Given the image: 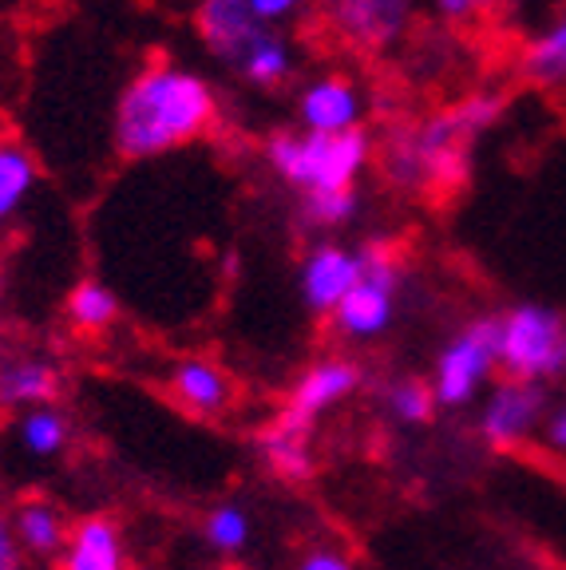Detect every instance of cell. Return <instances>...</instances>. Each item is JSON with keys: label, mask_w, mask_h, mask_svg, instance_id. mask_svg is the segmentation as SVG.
<instances>
[{"label": "cell", "mask_w": 566, "mask_h": 570, "mask_svg": "<svg viewBox=\"0 0 566 570\" xmlns=\"http://www.w3.org/2000/svg\"><path fill=\"white\" fill-rule=\"evenodd\" d=\"M218 124V99L198 71L147 63L116 104V151L124 159H155L203 139Z\"/></svg>", "instance_id": "cell-1"}, {"label": "cell", "mask_w": 566, "mask_h": 570, "mask_svg": "<svg viewBox=\"0 0 566 570\" xmlns=\"http://www.w3.org/2000/svg\"><path fill=\"white\" fill-rule=\"evenodd\" d=\"M507 99L496 91H476L460 104L443 107L432 119L404 127L384 147V175L400 190H456L468 178L471 142L496 127Z\"/></svg>", "instance_id": "cell-2"}, {"label": "cell", "mask_w": 566, "mask_h": 570, "mask_svg": "<svg viewBox=\"0 0 566 570\" xmlns=\"http://www.w3.org/2000/svg\"><path fill=\"white\" fill-rule=\"evenodd\" d=\"M195 28L206 52L238 71L242 80L274 88L290 76L293 52L285 36H277L266 20H257L246 0H203L195 12Z\"/></svg>", "instance_id": "cell-3"}, {"label": "cell", "mask_w": 566, "mask_h": 570, "mask_svg": "<svg viewBox=\"0 0 566 570\" xmlns=\"http://www.w3.org/2000/svg\"><path fill=\"white\" fill-rule=\"evenodd\" d=\"M266 159L277 175L301 195L318 190H345L357 187L361 170L372 159L369 131H345V135H318V131H277L266 142Z\"/></svg>", "instance_id": "cell-4"}, {"label": "cell", "mask_w": 566, "mask_h": 570, "mask_svg": "<svg viewBox=\"0 0 566 570\" xmlns=\"http://www.w3.org/2000/svg\"><path fill=\"white\" fill-rule=\"evenodd\" d=\"M499 368L511 381L555 384L566 376V317L550 305L523 302L499 317Z\"/></svg>", "instance_id": "cell-5"}, {"label": "cell", "mask_w": 566, "mask_h": 570, "mask_svg": "<svg viewBox=\"0 0 566 570\" xmlns=\"http://www.w3.org/2000/svg\"><path fill=\"white\" fill-rule=\"evenodd\" d=\"M499 368V317H476L451 333L432 365V392L440 409H468Z\"/></svg>", "instance_id": "cell-6"}, {"label": "cell", "mask_w": 566, "mask_h": 570, "mask_svg": "<svg viewBox=\"0 0 566 570\" xmlns=\"http://www.w3.org/2000/svg\"><path fill=\"white\" fill-rule=\"evenodd\" d=\"M400 282H404V266H400L397 249L389 246L364 249V277L349 289V297L333 313L336 337L372 341L381 337V333H389L392 321H397Z\"/></svg>", "instance_id": "cell-7"}, {"label": "cell", "mask_w": 566, "mask_h": 570, "mask_svg": "<svg viewBox=\"0 0 566 570\" xmlns=\"http://www.w3.org/2000/svg\"><path fill=\"white\" fill-rule=\"evenodd\" d=\"M550 416V396L543 384L531 381H499L487 389L484 404H479V440L496 452H511L523 448L527 440L547 424Z\"/></svg>", "instance_id": "cell-8"}, {"label": "cell", "mask_w": 566, "mask_h": 570, "mask_svg": "<svg viewBox=\"0 0 566 570\" xmlns=\"http://www.w3.org/2000/svg\"><path fill=\"white\" fill-rule=\"evenodd\" d=\"M357 389H361V365H357V361H349V356H321V361H313V365L297 376V384L290 389V401H285L282 416H277L274 424L310 436V428L318 424L329 409L349 401Z\"/></svg>", "instance_id": "cell-9"}, {"label": "cell", "mask_w": 566, "mask_h": 570, "mask_svg": "<svg viewBox=\"0 0 566 570\" xmlns=\"http://www.w3.org/2000/svg\"><path fill=\"white\" fill-rule=\"evenodd\" d=\"M364 277V249L353 246H336V242H325V246L310 249L305 262H301V302L305 309L318 313V317H333L336 305L345 302L349 289Z\"/></svg>", "instance_id": "cell-10"}, {"label": "cell", "mask_w": 566, "mask_h": 570, "mask_svg": "<svg viewBox=\"0 0 566 570\" xmlns=\"http://www.w3.org/2000/svg\"><path fill=\"white\" fill-rule=\"evenodd\" d=\"M412 20V0H329V24L357 52H381Z\"/></svg>", "instance_id": "cell-11"}, {"label": "cell", "mask_w": 566, "mask_h": 570, "mask_svg": "<svg viewBox=\"0 0 566 570\" xmlns=\"http://www.w3.org/2000/svg\"><path fill=\"white\" fill-rule=\"evenodd\" d=\"M361 88L349 76H321L305 83L297 99V119L305 131L318 135H345L361 127Z\"/></svg>", "instance_id": "cell-12"}, {"label": "cell", "mask_w": 566, "mask_h": 570, "mask_svg": "<svg viewBox=\"0 0 566 570\" xmlns=\"http://www.w3.org/2000/svg\"><path fill=\"white\" fill-rule=\"evenodd\" d=\"M60 570H127L124 527L111 515H84L80 523H71Z\"/></svg>", "instance_id": "cell-13"}, {"label": "cell", "mask_w": 566, "mask_h": 570, "mask_svg": "<svg viewBox=\"0 0 566 570\" xmlns=\"http://www.w3.org/2000/svg\"><path fill=\"white\" fill-rule=\"evenodd\" d=\"M167 389L186 412H195V416H218V412L231 409L234 401V384L231 376L222 373L214 361L206 356H186L170 368L167 376Z\"/></svg>", "instance_id": "cell-14"}, {"label": "cell", "mask_w": 566, "mask_h": 570, "mask_svg": "<svg viewBox=\"0 0 566 570\" xmlns=\"http://www.w3.org/2000/svg\"><path fill=\"white\" fill-rule=\"evenodd\" d=\"M60 396V368L48 356H4L0 361V409H45Z\"/></svg>", "instance_id": "cell-15"}, {"label": "cell", "mask_w": 566, "mask_h": 570, "mask_svg": "<svg viewBox=\"0 0 566 570\" xmlns=\"http://www.w3.org/2000/svg\"><path fill=\"white\" fill-rule=\"evenodd\" d=\"M9 519H12V531H17L20 551L36 554V559H60L64 543H68V534H71V523L52 499H45V495L20 499Z\"/></svg>", "instance_id": "cell-16"}, {"label": "cell", "mask_w": 566, "mask_h": 570, "mask_svg": "<svg viewBox=\"0 0 566 570\" xmlns=\"http://www.w3.org/2000/svg\"><path fill=\"white\" fill-rule=\"evenodd\" d=\"M519 68L535 88H563L566 83V12L558 20H550L531 45L523 48Z\"/></svg>", "instance_id": "cell-17"}, {"label": "cell", "mask_w": 566, "mask_h": 570, "mask_svg": "<svg viewBox=\"0 0 566 570\" xmlns=\"http://www.w3.org/2000/svg\"><path fill=\"white\" fill-rule=\"evenodd\" d=\"M262 455H266L270 472L285 483H305L313 475V452H310V436L290 432L282 424H270L262 432Z\"/></svg>", "instance_id": "cell-18"}, {"label": "cell", "mask_w": 566, "mask_h": 570, "mask_svg": "<svg viewBox=\"0 0 566 570\" xmlns=\"http://www.w3.org/2000/svg\"><path fill=\"white\" fill-rule=\"evenodd\" d=\"M17 440L28 455L36 460H56L64 448L71 444V420L64 416L56 404H45V409H32L20 416L17 424Z\"/></svg>", "instance_id": "cell-19"}, {"label": "cell", "mask_w": 566, "mask_h": 570, "mask_svg": "<svg viewBox=\"0 0 566 570\" xmlns=\"http://www.w3.org/2000/svg\"><path fill=\"white\" fill-rule=\"evenodd\" d=\"M119 317V297L104 282H80L68 294V321L80 333H99Z\"/></svg>", "instance_id": "cell-20"}, {"label": "cell", "mask_w": 566, "mask_h": 570, "mask_svg": "<svg viewBox=\"0 0 566 570\" xmlns=\"http://www.w3.org/2000/svg\"><path fill=\"white\" fill-rule=\"evenodd\" d=\"M36 187V159L17 147V142H0V223L32 195Z\"/></svg>", "instance_id": "cell-21"}, {"label": "cell", "mask_w": 566, "mask_h": 570, "mask_svg": "<svg viewBox=\"0 0 566 570\" xmlns=\"http://www.w3.org/2000/svg\"><path fill=\"white\" fill-rule=\"evenodd\" d=\"M254 534V519L242 503H218V508L206 511L203 519V539L211 551L218 554H238Z\"/></svg>", "instance_id": "cell-22"}, {"label": "cell", "mask_w": 566, "mask_h": 570, "mask_svg": "<svg viewBox=\"0 0 566 570\" xmlns=\"http://www.w3.org/2000/svg\"><path fill=\"white\" fill-rule=\"evenodd\" d=\"M384 409H389V416L397 420V424H428V420L436 416V392L432 384L417 381V376H404V381H392L389 389H384Z\"/></svg>", "instance_id": "cell-23"}, {"label": "cell", "mask_w": 566, "mask_h": 570, "mask_svg": "<svg viewBox=\"0 0 566 570\" xmlns=\"http://www.w3.org/2000/svg\"><path fill=\"white\" fill-rule=\"evenodd\" d=\"M357 210H361V195H357V187L301 195V218H305L313 230H333V226L353 223Z\"/></svg>", "instance_id": "cell-24"}, {"label": "cell", "mask_w": 566, "mask_h": 570, "mask_svg": "<svg viewBox=\"0 0 566 570\" xmlns=\"http://www.w3.org/2000/svg\"><path fill=\"white\" fill-rule=\"evenodd\" d=\"M297 570H357L353 559L345 551H336V547H310V551L301 554Z\"/></svg>", "instance_id": "cell-25"}, {"label": "cell", "mask_w": 566, "mask_h": 570, "mask_svg": "<svg viewBox=\"0 0 566 570\" xmlns=\"http://www.w3.org/2000/svg\"><path fill=\"white\" fill-rule=\"evenodd\" d=\"M0 570H25V551H20L12 519L4 511H0Z\"/></svg>", "instance_id": "cell-26"}, {"label": "cell", "mask_w": 566, "mask_h": 570, "mask_svg": "<svg viewBox=\"0 0 566 570\" xmlns=\"http://www.w3.org/2000/svg\"><path fill=\"white\" fill-rule=\"evenodd\" d=\"M250 12H254L257 20H266V24H277V20H290L293 12H297L301 0H246Z\"/></svg>", "instance_id": "cell-27"}, {"label": "cell", "mask_w": 566, "mask_h": 570, "mask_svg": "<svg viewBox=\"0 0 566 570\" xmlns=\"http://www.w3.org/2000/svg\"><path fill=\"white\" fill-rule=\"evenodd\" d=\"M543 440H547L558 455H566V401L550 409L547 424H543Z\"/></svg>", "instance_id": "cell-28"}, {"label": "cell", "mask_w": 566, "mask_h": 570, "mask_svg": "<svg viewBox=\"0 0 566 570\" xmlns=\"http://www.w3.org/2000/svg\"><path fill=\"white\" fill-rule=\"evenodd\" d=\"M436 9H440L443 17H451V20H463V17H476V12H484V0H436Z\"/></svg>", "instance_id": "cell-29"}, {"label": "cell", "mask_w": 566, "mask_h": 570, "mask_svg": "<svg viewBox=\"0 0 566 570\" xmlns=\"http://www.w3.org/2000/svg\"><path fill=\"white\" fill-rule=\"evenodd\" d=\"M496 4H504V0H484V9H496Z\"/></svg>", "instance_id": "cell-30"}, {"label": "cell", "mask_w": 566, "mask_h": 570, "mask_svg": "<svg viewBox=\"0 0 566 570\" xmlns=\"http://www.w3.org/2000/svg\"><path fill=\"white\" fill-rule=\"evenodd\" d=\"M0 294H4V269H0Z\"/></svg>", "instance_id": "cell-31"}]
</instances>
